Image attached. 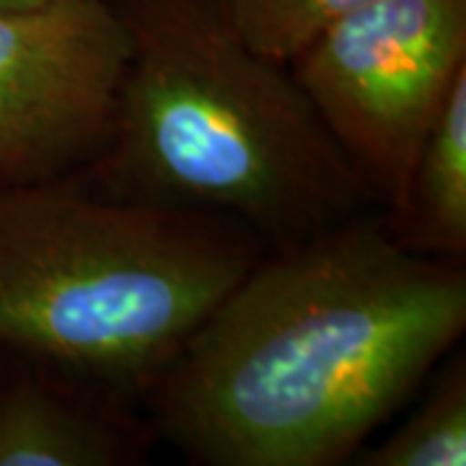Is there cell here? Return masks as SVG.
<instances>
[{"mask_svg": "<svg viewBox=\"0 0 466 466\" xmlns=\"http://www.w3.org/2000/svg\"><path fill=\"white\" fill-rule=\"evenodd\" d=\"M386 228L407 249L464 262L466 257V73L417 150L397 205L381 210Z\"/></svg>", "mask_w": 466, "mask_h": 466, "instance_id": "7", "label": "cell"}, {"mask_svg": "<svg viewBox=\"0 0 466 466\" xmlns=\"http://www.w3.org/2000/svg\"><path fill=\"white\" fill-rule=\"evenodd\" d=\"M262 251L233 220L76 177L0 187V348L143 400Z\"/></svg>", "mask_w": 466, "mask_h": 466, "instance_id": "3", "label": "cell"}, {"mask_svg": "<svg viewBox=\"0 0 466 466\" xmlns=\"http://www.w3.org/2000/svg\"><path fill=\"white\" fill-rule=\"evenodd\" d=\"M464 329V262L407 249L370 208L262 251L143 400L192 461L334 466Z\"/></svg>", "mask_w": 466, "mask_h": 466, "instance_id": "1", "label": "cell"}, {"mask_svg": "<svg viewBox=\"0 0 466 466\" xmlns=\"http://www.w3.org/2000/svg\"><path fill=\"white\" fill-rule=\"evenodd\" d=\"M127 57L106 0L0 11V187L70 179L96 161Z\"/></svg>", "mask_w": 466, "mask_h": 466, "instance_id": "5", "label": "cell"}, {"mask_svg": "<svg viewBox=\"0 0 466 466\" xmlns=\"http://www.w3.org/2000/svg\"><path fill=\"white\" fill-rule=\"evenodd\" d=\"M125 400L34 363L0 389V466H122L143 456Z\"/></svg>", "mask_w": 466, "mask_h": 466, "instance_id": "6", "label": "cell"}, {"mask_svg": "<svg viewBox=\"0 0 466 466\" xmlns=\"http://www.w3.org/2000/svg\"><path fill=\"white\" fill-rule=\"evenodd\" d=\"M288 67L386 210L466 73V0H366L327 24Z\"/></svg>", "mask_w": 466, "mask_h": 466, "instance_id": "4", "label": "cell"}, {"mask_svg": "<svg viewBox=\"0 0 466 466\" xmlns=\"http://www.w3.org/2000/svg\"><path fill=\"white\" fill-rule=\"evenodd\" d=\"M431 391L389 438L363 446V466H464L466 464V360L451 355L435 368Z\"/></svg>", "mask_w": 466, "mask_h": 466, "instance_id": "8", "label": "cell"}, {"mask_svg": "<svg viewBox=\"0 0 466 466\" xmlns=\"http://www.w3.org/2000/svg\"><path fill=\"white\" fill-rule=\"evenodd\" d=\"M52 3H67V0H0V11H26V8H42Z\"/></svg>", "mask_w": 466, "mask_h": 466, "instance_id": "10", "label": "cell"}, {"mask_svg": "<svg viewBox=\"0 0 466 466\" xmlns=\"http://www.w3.org/2000/svg\"><path fill=\"white\" fill-rule=\"evenodd\" d=\"M360 3L366 0H216L220 16L251 50L280 63Z\"/></svg>", "mask_w": 466, "mask_h": 466, "instance_id": "9", "label": "cell"}, {"mask_svg": "<svg viewBox=\"0 0 466 466\" xmlns=\"http://www.w3.org/2000/svg\"><path fill=\"white\" fill-rule=\"evenodd\" d=\"M130 39L112 135L76 179L226 218L265 249L376 208L288 63L251 50L216 0H106Z\"/></svg>", "mask_w": 466, "mask_h": 466, "instance_id": "2", "label": "cell"}]
</instances>
